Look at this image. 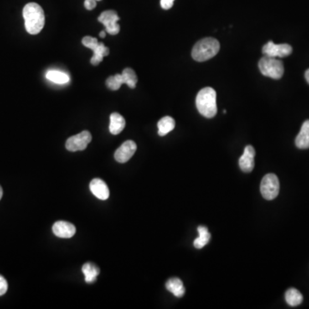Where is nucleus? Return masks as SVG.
Segmentation results:
<instances>
[{"label": "nucleus", "instance_id": "f257e3e1", "mask_svg": "<svg viewBox=\"0 0 309 309\" xmlns=\"http://www.w3.org/2000/svg\"><path fill=\"white\" fill-rule=\"evenodd\" d=\"M22 16L28 33L37 35L42 30L45 25L44 11L38 4H27L22 11Z\"/></svg>", "mask_w": 309, "mask_h": 309}, {"label": "nucleus", "instance_id": "f03ea898", "mask_svg": "<svg viewBox=\"0 0 309 309\" xmlns=\"http://www.w3.org/2000/svg\"><path fill=\"white\" fill-rule=\"evenodd\" d=\"M196 107L199 114L211 119L217 113V93L214 89L207 87L201 89L196 97Z\"/></svg>", "mask_w": 309, "mask_h": 309}, {"label": "nucleus", "instance_id": "7ed1b4c3", "mask_svg": "<svg viewBox=\"0 0 309 309\" xmlns=\"http://www.w3.org/2000/svg\"><path fill=\"white\" fill-rule=\"evenodd\" d=\"M220 50V43L212 37H207L196 43L192 51V59L203 62L212 59Z\"/></svg>", "mask_w": 309, "mask_h": 309}, {"label": "nucleus", "instance_id": "20e7f679", "mask_svg": "<svg viewBox=\"0 0 309 309\" xmlns=\"http://www.w3.org/2000/svg\"><path fill=\"white\" fill-rule=\"evenodd\" d=\"M259 68L263 75L272 79H280L284 75V63L277 58L264 56L259 61Z\"/></svg>", "mask_w": 309, "mask_h": 309}, {"label": "nucleus", "instance_id": "39448f33", "mask_svg": "<svg viewBox=\"0 0 309 309\" xmlns=\"http://www.w3.org/2000/svg\"><path fill=\"white\" fill-rule=\"evenodd\" d=\"M280 185L279 178L274 174H268L262 179L260 192L264 198L272 200L279 195Z\"/></svg>", "mask_w": 309, "mask_h": 309}, {"label": "nucleus", "instance_id": "423d86ee", "mask_svg": "<svg viewBox=\"0 0 309 309\" xmlns=\"http://www.w3.org/2000/svg\"><path fill=\"white\" fill-rule=\"evenodd\" d=\"M92 136L88 131H84L75 136H71L65 143V148L69 151H84L89 143L91 142Z\"/></svg>", "mask_w": 309, "mask_h": 309}, {"label": "nucleus", "instance_id": "0eeeda50", "mask_svg": "<svg viewBox=\"0 0 309 309\" xmlns=\"http://www.w3.org/2000/svg\"><path fill=\"white\" fill-rule=\"evenodd\" d=\"M98 21L106 27V32L109 35L115 36L120 32V27L118 24L120 17H118L116 11H104L100 15V17H98Z\"/></svg>", "mask_w": 309, "mask_h": 309}, {"label": "nucleus", "instance_id": "6e6552de", "mask_svg": "<svg viewBox=\"0 0 309 309\" xmlns=\"http://www.w3.org/2000/svg\"><path fill=\"white\" fill-rule=\"evenodd\" d=\"M292 47L289 44H275L269 42L263 47L262 53L265 56L272 58H284L292 53Z\"/></svg>", "mask_w": 309, "mask_h": 309}, {"label": "nucleus", "instance_id": "1a4fd4ad", "mask_svg": "<svg viewBox=\"0 0 309 309\" xmlns=\"http://www.w3.org/2000/svg\"><path fill=\"white\" fill-rule=\"evenodd\" d=\"M136 151V143L132 140H127L121 145L114 153V158L120 163H125L133 156Z\"/></svg>", "mask_w": 309, "mask_h": 309}, {"label": "nucleus", "instance_id": "9d476101", "mask_svg": "<svg viewBox=\"0 0 309 309\" xmlns=\"http://www.w3.org/2000/svg\"><path fill=\"white\" fill-rule=\"evenodd\" d=\"M254 157H255V150L252 145L246 146L243 156L239 160V165L241 169L245 173H250L254 167Z\"/></svg>", "mask_w": 309, "mask_h": 309}, {"label": "nucleus", "instance_id": "9b49d317", "mask_svg": "<svg viewBox=\"0 0 309 309\" xmlns=\"http://www.w3.org/2000/svg\"><path fill=\"white\" fill-rule=\"evenodd\" d=\"M53 232L59 238H72L76 234V227L73 223L59 221L53 224Z\"/></svg>", "mask_w": 309, "mask_h": 309}, {"label": "nucleus", "instance_id": "f8f14e48", "mask_svg": "<svg viewBox=\"0 0 309 309\" xmlns=\"http://www.w3.org/2000/svg\"><path fill=\"white\" fill-rule=\"evenodd\" d=\"M89 188L93 194L100 200H106L109 198V188L108 185L100 179H94L89 184Z\"/></svg>", "mask_w": 309, "mask_h": 309}, {"label": "nucleus", "instance_id": "ddd939ff", "mask_svg": "<svg viewBox=\"0 0 309 309\" xmlns=\"http://www.w3.org/2000/svg\"><path fill=\"white\" fill-rule=\"evenodd\" d=\"M295 145L299 149L305 150L309 148V120L301 125V131L295 139Z\"/></svg>", "mask_w": 309, "mask_h": 309}, {"label": "nucleus", "instance_id": "4468645a", "mask_svg": "<svg viewBox=\"0 0 309 309\" xmlns=\"http://www.w3.org/2000/svg\"><path fill=\"white\" fill-rule=\"evenodd\" d=\"M125 126V120L123 116L118 113H113L110 115V125L109 131L113 135H118L124 130Z\"/></svg>", "mask_w": 309, "mask_h": 309}, {"label": "nucleus", "instance_id": "2eb2a0df", "mask_svg": "<svg viewBox=\"0 0 309 309\" xmlns=\"http://www.w3.org/2000/svg\"><path fill=\"white\" fill-rule=\"evenodd\" d=\"M166 288L176 297H182L186 292L183 283L181 279H177V278L168 279L166 283Z\"/></svg>", "mask_w": 309, "mask_h": 309}, {"label": "nucleus", "instance_id": "dca6fc26", "mask_svg": "<svg viewBox=\"0 0 309 309\" xmlns=\"http://www.w3.org/2000/svg\"><path fill=\"white\" fill-rule=\"evenodd\" d=\"M82 271L85 277L87 284H93L96 281V278L100 274V269L91 263H86L83 265Z\"/></svg>", "mask_w": 309, "mask_h": 309}, {"label": "nucleus", "instance_id": "f3484780", "mask_svg": "<svg viewBox=\"0 0 309 309\" xmlns=\"http://www.w3.org/2000/svg\"><path fill=\"white\" fill-rule=\"evenodd\" d=\"M176 126V121L173 118L170 116H165L159 120L157 123V127H158L159 136H165L168 132L173 131Z\"/></svg>", "mask_w": 309, "mask_h": 309}, {"label": "nucleus", "instance_id": "a211bd4d", "mask_svg": "<svg viewBox=\"0 0 309 309\" xmlns=\"http://www.w3.org/2000/svg\"><path fill=\"white\" fill-rule=\"evenodd\" d=\"M198 238L194 241V247L198 249L203 248L204 246L207 245L211 239V234L208 231V228L204 226H199L198 228Z\"/></svg>", "mask_w": 309, "mask_h": 309}, {"label": "nucleus", "instance_id": "6ab92c4d", "mask_svg": "<svg viewBox=\"0 0 309 309\" xmlns=\"http://www.w3.org/2000/svg\"><path fill=\"white\" fill-rule=\"evenodd\" d=\"M285 300L290 306H298L303 301V296L296 289H290L285 293Z\"/></svg>", "mask_w": 309, "mask_h": 309}, {"label": "nucleus", "instance_id": "aec40b11", "mask_svg": "<svg viewBox=\"0 0 309 309\" xmlns=\"http://www.w3.org/2000/svg\"><path fill=\"white\" fill-rule=\"evenodd\" d=\"M94 52V55L92 58L90 59V63L93 65H98L100 64V62L102 61L103 58L105 56H108L109 54V48H107L105 45L103 43H99L97 46V48H95Z\"/></svg>", "mask_w": 309, "mask_h": 309}, {"label": "nucleus", "instance_id": "412c9836", "mask_svg": "<svg viewBox=\"0 0 309 309\" xmlns=\"http://www.w3.org/2000/svg\"><path fill=\"white\" fill-rule=\"evenodd\" d=\"M48 80L56 83V84H66L70 81L69 76L65 73H61L59 71H49L46 75Z\"/></svg>", "mask_w": 309, "mask_h": 309}, {"label": "nucleus", "instance_id": "4be33fe9", "mask_svg": "<svg viewBox=\"0 0 309 309\" xmlns=\"http://www.w3.org/2000/svg\"><path fill=\"white\" fill-rule=\"evenodd\" d=\"M121 75L124 79V84H127V86L131 89H135L138 83V77L135 72L131 68H125Z\"/></svg>", "mask_w": 309, "mask_h": 309}, {"label": "nucleus", "instance_id": "5701e85b", "mask_svg": "<svg viewBox=\"0 0 309 309\" xmlns=\"http://www.w3.org/2000/svg\"><path fill=\"white\" fill-rule=\"evenodd\" d=\"M82 43L85 46L86 48L91 49V50H95V48H97L99 42H98L96 38H93L91 37H84V39L82 41Z\"/></svg>", "mask_w": 309, "mask_h": 309}, {"label": "nucleus", "instance_id": "b1692460", "mask_svg": "<svg viewBox=\"0 0 309 309\" xmlns=\"http://www.w3.org/2000/svg\"><path fill=\"white\" fill-rule=\"evenodd\" d=\"M107 87L112 90H118L120 89L122 84L118 81L117 78H115V76H111L109 77L106 81Z\"/></svg>", "mask_w": 309, "mask_h": 309}, {"label": "nucleus", "instance_id": "393cba45", "mask_svg": "<svg viewBox=\"0 0 309 309\" xmlns=\"http://www.w3.org/2000/svg\"><path fill=\"white\" fill-rule=\"evenodd\" d=\"M8 290V283L3 276L0 275V296L5 295Z\"/></svg>", "mask_w": 309, "mask_h": 309}, {"label": "nucleus", "instance_id": "a878e982", "mask_svg": "<svg viewBox=\"0 0 309 309\" xmlns=\"http://www.w3.org/2000/svg\"><path fill=\"white\" fill-rule=\"evenodd\" d=\"M97 1L96 0H85L84 1V7L86 8L88 11H91L93 9H95L96 7V3Z\"/></svg>", "mask_w": 309, "mask_h": 309}, {"label": "nucleus", "instance_id": "bb28decb", "mask_svg": "<svg viewBox=\"0 0 309 309\" xmlns=\"http://www.w3.org/2000/svg\"><path fill=\"white\" fill-rule=\"evenodd\" d=\"M175 0H161V6L164 10H169L174 6Z\"/></svg>", "mask_w": 309, "mask_h": 309}, {"label": "nucleus", "instance_id": "cd10ccee", "mask_svg": "<svg viewBox=\"0 0 309 309\" xmlns=\"http://www.w3.org/2000/svg\"><path fill=\"white\" fill-rule=\"evenodd\" d=\"M305 78H306L307 84H309V69H307V70L306 71V73H305Z\"/></svg>", "mask_w": 309, "mask_h": 309}, {"label": "nucleus", "instance_id": "c85d7f7f", "mask_svg": "<svg viewBox=\"0 0 309 309\" xmlns=\"http://www.w3.org/2000/svg\"><path fill=\"white\" fill-rule=\"evenodd\" d=\"M105 37H106V31H101L100 33V38H105Z\"/></svg>", "mask_w": 309, "mask_h": 309}, {"label": "nucleus", "instance_id": "c756f323", "mask_svg": "<svg viewBox=\"0 0 309 309\" xmlns=\"http://www.w3.org/2000/svg\"><path fill=\"white\" fill-rule=\"evenodd\" d=\"M2 196H3V189H2V187L0 186V199L2 198Z\"/></svg>", "mask_w": 309, "mask_h": 309}, {"label": "nucleus", "instance_id": "7c9ffc66", "mask_svg": "<svg viewBox=\"0 0 309 309\" xmlns=\"http://www.w3.org/2000/svg\"><path fill=\"white\" fill-rule=\"evenodd\" d=\"M96 1H101V0H96Z\"/></svg>", "mask_w": 309, "mask_h": 309}]
</instances>
